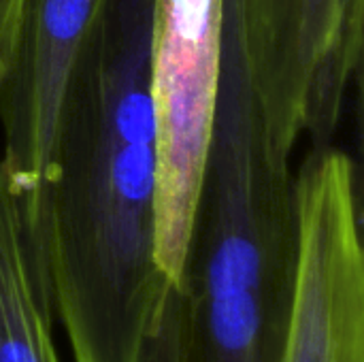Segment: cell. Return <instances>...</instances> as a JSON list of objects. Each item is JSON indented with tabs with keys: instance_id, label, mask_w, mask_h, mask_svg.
Instances as JSON below:
<instances>
[{
	"instance_id": "cell-1",
	"label": "cell",
	"mask_w": 364,
	"mask_h": 362,
	"mask_svg": "<svg viewBox=\"0 0 364 362\" xmlns=\"http://www.w3.org/2000/svg\"><path fill=\"white\" fill-rule=\"evenodd\" d=\"M154 0H100L58 122L43 256L73 362H147L156 262Z\"/></svg>"
},
{
	"instance_id": "cell-2",
	"label": "cell",
	"mask_w": 364,
	"mask_h": 362,
	"mask_svg": "<svg viewBox=\"0 0 364 362\" xmlns=\"http://www.w3.org/2000/svg\"><path fill=\"white\" fill-rule=\"evenodd\" d=\"M299 260L294 175L267 141L226 13L213 141L181 288H166L147 362H282Z\"/></svg>"
},
{
	"instance_id": "cell-3",
	"label": "cell",
	"mask_w": 364,
	"mask_h": 362,
	"mask_svg": "<svg viewBox=\"0 0 364 362\" xmlns=\"http://www.w3.org/2000/svg\"><path fill=\"white\" fill-rule=\"evenodd\" d=\"M224 23L226 0H154L147 77L156 143V262L177 290L213 141Z\"/></svg>"
},
{
	"instance_id": "cell-4",
	"label": "cell",
	"mask_w": 364,
	"mask_h": 362,
	"mask_svg": "<svg viewBox=\"0 0 364 362\" xmlns=\"http://www.w3.org/2000/svg\"><path fill=\"white\" fill-rule=\"evenodd\" d=\"M250 87L273 156L303 137L331 147L363 53L364 0H230Z\"/></svg>"
},
{
	"instance_id": "cell-5",
	"label": "cell",
	"mask_w": 364,
	"mask_h": 362,
	"mask_svg": "<svg viewBox=\"0 0 364 362\" xmlns=\"http://www.w3.org/2000/svg\"><path fill=\"white\" fill-rule=\"evenodd\" d=\"M299 260L282 362H364L358 177L341 149H314L294 175Z\"/></svg>"
},
{
	"instance_id": "cell-6",
	"label": "cell",
	"mask_w": 364,
	"mask_h": 362,
	"mask_svg": "<svg viewBox=\"0 0 364 362\" xmlns=\"http://www.w3.org/2000/svg\"><path fill=\"white\" fill-rule=\"evenodd\" d=\"M98 6L100 0H23L13 55L0 79V160L41 256L62 102Z\"/></svg>"
},
{
	"instance_id": "cell-7",
	"label": "cell",
	"mask_w": 364,
	"mask_h": 362,
	"mask_svg": "<svg viewBox=\"0 0 364 362\" xmlns=\"http://www.w3.org/2000/svg\"><path fill=\"white\" fill-rule=\"evenodd\" d=\"M49 277L0 160V362H60Z\"/></svg>"
},
{
	"instance_id": "cell-8",
	"label": "cell",
	"mask_w": 364,
	"mask_h": 362,
	"mask_svg": "<svg viewBox=\"0 0 364 362\" xmlns=\"http://www.w3.org/2000/svg\"><path fill=\"white\" fill-rule=\"evenodd\" d=\"M23 0H0V79L4 77L17 36Z\"/></svg>"
}]
</instances>
